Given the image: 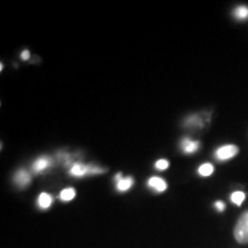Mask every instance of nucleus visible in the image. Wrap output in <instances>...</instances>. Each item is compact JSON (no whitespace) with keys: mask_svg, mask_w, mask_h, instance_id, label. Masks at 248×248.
<instances>
[{"mask_svg":"<svg viewBox=\"0 0 248 248\" xmlns=\"http://www.w3.org/2000/svg\"><path fill=\"white\" fill-rule=\"evenodd\" d=\"M234 239L239 244H248V210L239 217L233 229Z\"/></svg>","mask_w":248,"mask_h":248,"instance_id":"f257e3e1","label":"nucleus"},{"mask_svg":"<svg viewBox=\"0 0 248 248\" xmlns=\"http://www.w3.org/2000/svg\"><path fill=\"white\" fill-rule=\"evenodd\" d=\"M105 171H106V170L98 168V167L85 166V164H80V163H75L69 170L70 175L76 176V177H83V176L89 175V173H101Z\"/></svg>","mask_w":248,"mask_h":248,"instance_id":"f03ea898","label":"nucleus"},{"mask_svg":"<svg viewBox=\"0 0 248 248\" xmlns=\"http://www.w3.org/2000/svg\"><path fill=\"white\" fill-rule=\"evenodd\" d=\"M239 153V148L235 145H224V146L219 147L218 150L216 151L215 156L219 161H225L231 159Z\"/></svg>","mask_w":248,"mask_h":248,"instance_id":"7ed1b4c3","label":"nucleus"},{"mask_svg":"<svg viewBox=\"0 0 248 248\" xmlns=\"http://www.w3.org/2000/svg\"><path fill=\"white\" fill-rule=\"evenodd\" d=\"M181 147L184 153H194V152L199 150L200 144L199 141H194L188 138H184L181 142Z\"/></svg>","mask_w":248,"mask_h":248,"instance_id":"20e7f679","label":"nucleus"},{"mask_svg":"<svg viewBox=\"0 0 248 248\" xmlns=\"http://www.w3.org/2000/svg\"><path fill=\"white\" fill-rule=\"evenodd\" d=\"M14 182L16 183V185L20 186V187H24V186H27L31 182V177L26 170H20V171H17L16 175H15Z\"/></svg>","mask_w":248,"mask_h":248,"instance_id":"39448f33","label":"nucleus"},{"mask_svg":"<svg viewBox=\"0 0 248 248\" xmlns=\"http://www.w3.org/2000/svg\"><path fill=\"white\" fill-rule=\"evenodd\" d=\"M148 186L153 187L154 190H156L157 192H163L166 191L167 188V183L160 177H152L150 178V181H148Z\"/></svg>","mask_w":248,"mask_h":248,"instance_id":"423d86ee","label":"nucleus"},{"mask_svg":"<svg viewBox=\"0 0 248 248\" xmlns=\"http://www.w3.org/2000/svg\"><path fill=\"white\" fill-rule=\"evenodd\" d=\"M49 166H51V160L48 157H40V159H38L33 163L32 169L35 172H42L46 168H48Z\"/></svg>","mask_w":248,"mask_h":248,"instance_id":"0eeeda50","label":"nucleus"},{"mask_svg":"<svg viewBox=\"0 0 248 248\" xmlns=\"http://www.w3.org/2000/svg\"><path fill=\"white\" fill-rule=\"evenodd\" d=\"M133 185L132 177H124L117 181V190L119 191H128Z\"/></svg>","mask_w":248,"mask_h":248,"instance_id":"6e6552de","label":"nucleus"},{"mask_svg":"<svg viewBox=\"0 0 248 248\" xmlns=\"http://www.w3.org/2000/svg\"><path fill=\"white\" fill-rule=\"evenodd\" d=\"M53 202V198L47 193H42L38 198V203L42 208H48Z\"/></svg>","mask_w":248,"mask_h":248,"instance_id":"1a4fd4ad","label":"nucleus"},{"mask_svg":"<svg viewBox=\"0 0 248 248\" xmlns=\"http://www.w3.org/2000/svg\"><path fill=\"white\" fill-rule=\"evenodd\" d=\"M234 16L238 18V20H245V18L248 17V7L247 6H238L237 8L234 9Z\"/></svg>","mask_w":248,"mask_h":248,"instance_id":"9d476101","label":"nucleus"},{"mask_svg":"<svg viewBox=\"0 0 248 248\" xmlns=\"http://www.w3.org/2000/svg\"><path fill=\"white\" fill-rule=\"evenodd\" d=\"M75 195H76V192L73 187H67L61 192L60 198H61V200H63V201H70L75 198Z\"/></svg>","mask_w":248,"mask_h":248,"instance_id":"9b49d317","label":"nucleus"},{"mask_svg":"<svg viewBox=\"0 0 248 248\" xmlns=\"http://www.w3.org/2000/svg\"><path fill=\"white\" fill-rule=\"evenodd\" d=\"M245 198H246V194L241 191H237L234 193H232L231 195V201L233 203L237 204V206H241V203L244 202Z\"/></svg>","mask_w":248,"mask_h":248,"instance_id":"f8f14e48","label":"nucleus"},{"mask_svg":"<svg viewBox=\"0 0 248 248\" xmlns=\"http://www.w3.org/2000/svg\"><path fill=\"white\" fill-rule=\"evenodd\" d=\"M214 171V167L210 163H204L199 168V173L203 177H207V176H210Z\"/></svg>","mask_w":248,"mask_h":248,"instance_id":"ddd939ff","label":"nucleus"},{"mask_svg":"<svg viewBox=\"0 0 248 248\" xmlns=\"http://www.w3.org/2000/svg\"><path fill=\"white\" fill-rule=\"evenodd\" d=\"M169 167V162L167 160H157L155 163V168L159 170H166Z\"/></svg>","mask_w":248,"mask_h":248,"instance_id":"4468645a","label":"nucleus"},{"mask_svg":"<svg viewBox=\"0 0 248 248\" xmlns=\"http://www.w3.org/2000/svg\"><path fill=\"white\" fill-rule=\"evenodd\" d=\"M186 123H187L188 125H199L201 122L198 116H192V117H190V119H187Z\"/></svg>","mask_w":248,"mask_h":248,"instance_id":"2eb2a0df","label":"nucleus"},{"mask_svg":"<svg viewBox=\"0 0 248 248\" xmlns=\"http://www.w3.org/2000/svg\"><path fill=\"white\" fill-rule=\"evenodd\" d=\"M215 207L218 212H223V210L225 209V203L223 202V201H217V202L215 203Z\"/></svg>","mask_w":248,"mask_h":248,"instance_id":"dca6fc26","label":"nucleus"},{"mask_svg":"<svg viewBox=\"0 0 248 248\" xmlns=\"http://www.w3.org/2000/svg\"><path fill=\"white\" fill-rule=\"evenodd\" d=\"M30 58V53H29V51H23V53H22V59L23 60H28V59Z\"/></svg>","mask_w":248,"mask_h":248,"instance_id":"f3484780","label":"nucleus"}]
</instances>
